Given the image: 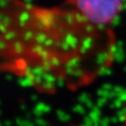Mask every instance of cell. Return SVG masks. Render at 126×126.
Listing matches in <instances>:
<instances>
[{
  "mask_svg": "<svg viewBox=\"0 0 126 126\" xmlns=\"http://www.w3.org/2000/svg\"><path fill=\"white\" fill-rule=\"evenodd\" d=\"M116 48L111 27L94 25L67 5L26 7L27 63L41 90L90 85L112 66Z\"/></svg>",
  "mask_w": 126,
  "mask_h": 126,
  "instance_id": "1",
  "label": "cell"
},
{
  "mask_svg": "<svg viewBox=\"0 0 126 126\" xmlns=\"http://www.w3.org/2000/svg\"><path fill=\"white\" fill-rule=\"evenodd\" d=\"M58 126H80L79 124H76V123H70V124H66V125H58Z\"/></svg>",
  "mask_w": 126,
  "mask_h": 126,
  "instance_id": "3",
  "label": "cell"
},
{
  "mask_svg": "<svg viewBox=\"0 0 126 126\" xmlns=\"http://www.w3.org/2000/svg\"><path fill=\"white\" fill-rule=\"evenodd\" d=\"M63 4L99 27H111L124 8L123 0H65Z\"/></svg>",
  "mask_w": 126,
  "mask_h": 126,
  "instance_id": "2",
  "label": "cell"
}]
</instances>
